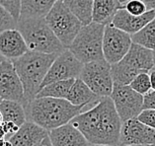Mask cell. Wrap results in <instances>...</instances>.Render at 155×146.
I'll list each match as a JSON object with an SVG mask.
<instances>
[{
  "mask_svg": "<svg viewBox=\"0 0 155 146\" xmlns=\"http://www.w3.org/2000/svg\"><path fill=\"white\" fill-rule=\"evenodd\" d=\"M127 1H130V0H119V2L120 3V4H124V3H126ZM140 1L145 3L148 10L155 9V0H140Z\"/></svg>",
  "mask_w": 155,
  "mask_h": 146,
  "instance_id": "33",
  "label": "cell"
},
{
  "mask_svg": "<svg viewBox=\"0 0 155 146\" xmlns=\"http://www.w3.org/2000/svg\"><path fill=\"white\" fill-rule=\"evenodd\" d=\"M122 61L131 68L137 70L139 73L149 72V70L154 67L153 51L132 43L130 50L124 55Z\"/></svg>",
  "mask_w": 155,
  "mask_h": 146,
  "instance_id": "17",
  "label": "cell"
},
{
  "mask_svg": "<svg viewBox=\"0 0 155 146\" xmlns=\"http://www.w3.org/2000/svg\"><path fill=\"white\" fill-rule=\"evenodd\" d=\"M132 44L130 34L114 27L112 24L105 26L103 36V57L110 64L120 61L130 50Z\"/></svg>",
  "mask_w": 155,
  "mask_h": 146,
  "instance_id": "9",
  "label": "cell"
},
{
  "mask_svg": "<svg viewBox=\"0 0 155 146\" xmlns=\"http://www.w3.org/2000/svg\"><path fill=\"white\" fill-rule=\"evenodd\" d=\"M16 29L23 36L28 50L31 51L58 54L66 50L52 33L45 18L19 19Z\"/></svg>",
  "mask_w": 155,
  "mask_h": 146,
  "instance_id": "4",
  "label": "cell"
},
{
  "mask_svg": "<svg viewBox=\"0 0 155 146\" xmlns=\"http://www.w3.org/2000/svg\"><path fill=\"white\" fill-rule=\"evenodd\" d=\"M0 113L3 122H12L18 126H21L27 121L23 105L15 101L2 100L0 103Z\"/></svg>",
  "mask_w": 155,
  "mask_h": 146,
  "instance_id": "21",
  "label": "cell"
},
{
  "mask_svg": "<svg viewBox=\"0 0 155 146\" xmlns=\"http://www.w3.org/2000/svg\"><path fill=\"white\" fill-rule=\"evenodd\" d=\"M74 80L75 79L55 81L48 85H46L45 87H43L40 90L39 93H38L36 96V98L50 97V98L66 99Z\"/></svg>",
  "mask_w": 155,
  "mask_h": 146,
  "instance_id": "23",
  "label": "cell"
},
{
  "mask_svg": "<svg viewBox=\"0 0 155 146\" xmlns=\"http://www.w3.org/2000/svg\"><path fill=\"white\" fill-rule=\"evenodd\" d=\"M63 3L78 18L83 26L92 22L94 0H63Z\"/></svg>",
  "mask_w": 155,
  "mask_h": 146,
  "instance_id": "22",
  "label": "cell"
},
{
  "mask_svg": "<svg viewBox=\"0 0 155 146\" xmlns=\"http://www.w3.org/2000/svg\"><path fill=\"white\" fill-rule=\"evenodd\" d=\"M5 59H6V58H5L4 57H3V55H2L1 54H0V63H1L3 60H5Z\"/></svg>",
  "mask_w": 155,
  "mask_h": 146,
  "instance_id": "40",
  "label": "cell"
},
{
  "mask_svg": "<svg viewBox=\"0 0 155 146\" xmlns=\"http://www.w3.org/2000/svg\"><path fill=\"white\" fill-rule=\"evenodd\" d=\"M79 78L100 98L110 97L114 88L111 64L105 59L83 64Z\"/></svg>",
  "mask_w": 155,
  "mask_h": 146,
  "instance_id": "7",
  "label": "cell"
},
{
  "mask_svg": "<svg viewBox=\"0 0 155 146\" xmlns=\"http://www.w3.org/2000/svg\"><path fill=\"white\" fill-rule=\"evenodd\" d=\"M0 139H6V133L4 132L1 125H0Z\"/></svg>",
  "mask_w": 155,
  "mask_h": 146,
  "instance_id": "36",
  "label": "cell"
},
{
  "mask_svg": "<svg viewBox=\"0 0 155 146\" xmlns=\"http://www.w3.org/2000/svg\"><path fill=\"white\" fill-rule=\"evenodd\" d=\"M100 99V97L94 94L80 78H76L74 80L66 98V100L74 106H80L86 108L87 110L89 109V106H94L99 102Z\"/></svg>",
  "mask_w": 155,
  "mask_h": 146,
  "instance_id": "18",
  "label": "cell"
},
{
  "mask_svg": "<svg viewBox=\"0 0 155 146\" xmlns=\"http://www.w3.org/2000/svg\"><path fill=\"white\" fill-rule=\"evenodd\" d=\"M3 122V118H2V115L0 113V125H1V123Z\"/></svg>",
  "mask_w": 155,
  "mask_h": 146,
  "instance_id": "41",
  "label": "cell"
},
{
  "mask_svg": "<svg viewBox=\"0 0 155 146\" xmlns=\"http://www.w3.org/2000/svg\"><path fill=\"white\" fill-rule=\"evenodd\" d=\"M132 43L155 51V18L144 26L140 31L131 35Z\"/></svg>",
  "mask_w": 155,
  "mask_h": 146,
  "instance_id": "25",
  "label": "cell"
},
{
  "mask_svg": "<svg viewBox=\"0 0 155 146\" xmlns=\"http://www.w3.org/2000/svg\"><path fill=\"white\" fill-rule=\"evenodd\" d=\"M120 144L153 145L155 144V129L143 125L137 118L128 119L122 122Z\"/></svg>",
  "mask_w": 155,
  "mask_h": 146,
  "instance_id": "12",
  "label": "cell"
},
{
  "mask_svg": "<svg viewBox=\"0 0 155 146\" xmlns=\"http://www.w3.org/2000/svg\"><path fill=\"white\" fill-rule=\"evenodd\" d=\"M111 73L114 85H130L132 79L139 74L137 70L131 68L122 60L111 64Z\"/></svg>",
  "mask_w": 155,
  "mask_h": 146,
  "instance_id": "24",
  "label": "cell"
},
{
  "mask_svg": "<svg viewBox=\"0 0 155 146\" xmlns=\"http://www.w3.org/2000/svg\"><path fill=\"white\" fill-rule=\"evenodd\" d=\"M153 109L155 110V91L151 90L146 95L143 96V110Z\"/></svg>",
  "mask_w": 155,
  "mask_h": 146,
  "instance_id": "32",
  "label": "cell"
},
{
  "mask_svg": "<svg viewBox=\"0 0 155 146\" xmlns=\"http://www.w3.org/2000/svg\"><path fill=\"white\" fill-rule=\"evenodd\" d=\"M48 136L52 146H93L71 123L48 131Z\"/></svg>",
  "mask_w": 155,
  "mask_h": 146,
  "instance_id": "15",
  "label": "cell"
},
{
  "mask_svg": "<svg viewBox=\"0 0 155 146\" xmlns=\"http://www.w3.org/2000/svg\"><path fill=\"white\" fill-rule=\"evenodd\" d=\"M0 146H5V139H0Z\"/></svg>",
  "mask_w": 155,
  "mask_h": 146,
  "instance_id": "39",
  "label": "cell"
},
{
  "mask_svg": "<svg viewBox=\"0 0 155 146\" xmlns=\"http://www.w3.org/2000/svg\"><path fill=\"white\" fill-rule=\"evenodd\" d=\"M110 98L122 122L135 118L143 110V96L131 89L130 85H114Z\"/></svg>",
  "mask_w": 155,
  "mask_h": 146,
  "instance_id": "8",
  "label": "cell"
},
{
  "mask_svg": "<svg viewBox=\"0 0 155 146\" xmlns=\"http://www.w3.org/2000/svg\"><path fill=\"white\" fill-rule=\"evenodd\" d=\"M149 78H150V84H151V90L155 91V67L149 70Z\"/></svg>",
  "mask_w": 155,
  "mask_h": 146,
  "instance_id": "34",
  "label": "cell"
},
{
  "mask_svg": "<svg viewBox=\"0 0 155 146\" xmlns=\"http://www.w3.org/2000/svg\"><path fill=\"white\" fill-rule=\"evenodd\" d=\"M17 21L11 16V14L0 5V34L6 30L16 29Z\"/></svg>",
  "mask_w": 155,
  "mask_h": 146,
  "instance_id": "28",
  "label": "cell"
},
{
  "mask_svg": "<svg viewBox=\"0 0 155 146\" xmlns=\"http://www.w3.org/2000/svg\"><path fill=\"white\" fill-rule=\"evenodd\" d=\"M35 146H52V144H51V139H50V136H46L44 138L43 140H41L40 143H38L37 145H35Z\"/></svg>",
  "mask_w": 155,
  "mask_h": 146,
  "instance_id": "35",
  "label": "cell"
},
{
  "mask_svg": "<svg viewBox=\"0 0 155 146\" xmlns=\"http://www.w3.org/2000/svg\"><path fill=\"white\" fill-rule=\"evenodd\" d=\"M155 18V9L148 10L146 13L140 16H134L131 15L126 10L120 8L115 15L114 19L112 21V25L122 31L126 32L130 35L137 33L138 31L146 26L150 21Z\"/></svg>",
  "mask_w": 155,
  "mask_h": 146,
  "instance_id": "13",
  "label": "cell"
},
{
  "mask_svg": "<svg viewBox=\"0 0 155 146\" xmlns=\"http://www.w3.org/2000/svg\"><path fill=\"white\" fill-rule=\"evenodd\" d=\"M153 62H154V67H155V51H153Z\"/></svg>",
  "mask_w": 155,
  "mask_h": 146,
  "instance_id": "42",
  "label": "cell"
},
{
  "mask_svg": "<svg viewBox=\"0 0 155 146\" xmlns=\"http://www.w3.org/2000/svg\"><path fill=\"white\" fill-rule=\"evenodd\" d=\"M130 87L134 89L135 92L142 96L146 95L149 91H151V84L148 72H141L137 74L132 81L130 83Z\"/></svg>",
  "mask_w": 155,
  "mask_h": 146,
  "instance_id": "26",
  "label": "cell"
},
{
  "mask_svg": "<svg viewBox=\"0 0 155 146\" xmlns=\"http://www.w3.org/2000/svg\"><path fill=\"white\" fill-rule=\"evenodd\" d=\"M58 0H21L19 19L45 18Z\"/></svg>",
  "mask_w": 155,
  "mask_h": 146,
  "instance_id": "20",
  "label": "cell"
},
{
  "mask_svg": "<svg viewBox=\"0 0 155 146\" xmlns=\"http://www.w3.org/2000/svg\"><path fill=\"white\" fill-rule=\"evenodd\" d=\"M62 1H63V0H62Z\"/></svg>",
  "mask_w": 155,
  "mask_h": 146,
  "instance_id": "45",
  "label": "cell"
},
{
  "mask_svg": "<svg viewBox=\"0 0 155 146\" xmlns=\"http://www.w3.org/2000/svg\"><path fill=\"white\" fill-rule=\"evenodd\" d=\"M5 146H12V144H11V142L9 140L5 139Z\"/></svg>",
  "mask_w": 155,
  "mask_h": 146,
  "instance_id": "38",
  "label": "cell"
},
{
  "mask_svg": "<svg viewBox=\"0 0 155 146\" xmlns=\"http://www.w3.org/2000/svg\"><path fill=\"white\" fill-rule=\"evenodd\" d=\"M118 146H155V144H153V145H124V144H119Z\"/></svg>",
  "mask_w": 155,
  "mask_h": 146,
  "instance_id": "37",
  "label": "cell"
},
{
  "mask_svg": "<svg viewBox=\"0 0 155 146\" xmlns=\"http://www.w3.org/2000/svg\"><path fill=\"white\" fill-rule=\"evenodd\" d=\"M119 9H120L119 0H94L92 22L105 26L111 24Z\"/></svg>",
  "mask_w": 155,
  "mask_h": 146,
  "instance_id": "19",
  "label": "cell"
},
{
  "mask_svg": "<svg viewBox=\"0 0 155 146\" xmlns=\"http://www.w3.org/2000/svg\"><path fill=\"white\" fill-rule=\"evenodd\" d=\"M93 146H111V145H104V144H95Z\"/></svg>",
  "mask_w": 155,
  "mask_h": 146,
  "instance_id": "43",
  "label": "cell"
},
{
  "mask_svg": "<svg viewBox=\"0 0 155 146\" xmlns=\"http://www.w3.org/2000/svg\"><path fill=\"white\" fill-rule=\"evenodd\" d=\"M1 102H2V99H1V98H0V103H1Z\"/></svg>",
  "mask_w": 155,
  "mask_h": 146,
  "instance_id": "44",
  "label": "cell"
},
{
  "mask_svg": "<svg viewBox=\"0 0 155 146\" xmlns=\"http://www.w3.org/2000/svg\"><path fill=\"white\" fill-rule=\"evenodd\" d=\"M120 8H123L131 15L140 16L148 11V8L144 2L140 0H130L124 4H120Z\"/></svg>",
  "mask_w": 155,
  "mask_h": 146,
  "instance_id": "27",
  "label": "cell"
},
{
  "mask_svg": "<svg viewBox=\"0 0 155 146\" xmlns=\"http://www.w3.org/2000/svg\"><path fill=\"white\" fill-rule=\"evenodd\" d=\"M69 123L93 145L120 144L122 121L110 97L101 98L94 106L74 117Z\"/></svg>",
  "mask_w": 155,
  "mask_h": 146,
  "instance_id": "1",
  "label": "cell"
},
{
  "mask_svg": "<svg viewBox=\"0 0 155 146\" xmlns=\"http://www.w3.org/2000/svg\"><path fill=\"white\" fill-rule=\"evenodd\" d=\"M28 50L23 36L17 29L6 30L0 34V54L6 59L19 58Z\"/></svg>",
  "mask_w": 155,
  "mask_h": 146,
  "instance_id": "14",
  "label": "cell"
},
{
  "mask_svg": "<svg viewBox=\"0 0 155 146\" xmlns=\"http://www.w3.org/2000/svg\"><path fill=\"white\" fill-rule=\"evenodd\" d=\"M137 118L143 125L155 129V110H153V109L142 110L137 117Z\"/></svg>",
  "mask_w": 155,
  "mask_h": 146,
  "instance_id": "30",
  "label": "cell"
},
{
  "mask_svg": "<svg viewBox=\"0 0 155 146\" xmlns=\"http://www.w3.org/2000/svg\"><path fill=\"white\" fill-rule=\"evenodd\" d=\"M48 135V131L35 122L26 121L19 127L18 131L7 140L12 146H35Z\"/></svg>",
  "mask_w": 155,
  "mask_h": 146,
  "instance_id": "16",
  "label": "cell"
},
{
  "mask_svg": "<svg viewBox=\"0 0 155 146\" xmlns=\"http://www.w3.org/2000/svg\"><path fill=\"white\" fill-rule=\"evenodd\" d=\"M0 5L8 11L11 16L18 22L20 18L21 0H0Z\"/></svg>",
  "mask_w": 155,
  "mask_h": 146,
  "instance_id": "29",
  "label": "cell"
},
{
  "mask_svg": "<svg viewBox=\"0 0 155 146\" xmlns=\"http://www.w3.org/2000/svg\"><path fill=\"white\" fill-rule=\"evenodd\" d=\"M104 30L105 25L94 22L82 26L67 50L83 64L102 60Z\"/></svg>",
  "mask_w": 155,
  "mask_h": 146,
  "instance_id": "5",
  "label": "cell"
},
{
  "mask_svg": "<svg viewBox=\"0 0 155 146\" xmlns=\"http://www.w3.org/2000/svg\"><path fill=\"white\" fill-rule=\"evenodd\" d=\"M27 121L35 122L48 131L69 123L86 108L74 106L66 99L35 98L24 106Z\"/></svg>",
  "mask_w": 155,
  "mask_h": 146,
  "instance_id": "2",
  "label": "cell"
},
{
  "mask_svg": "<svg viewBox=\"0 0 155 146\" xmlns=\"http://www.w3.org/2000/svg\"><path fill=\"white\" fill-rule=\"evenodd\" d=\"M45 20L65 48L70 46L83 26L78 18L64 5L62 0H58L54 3Z\"/></svg>",
  "mask_w": 155,
  "mask_h": 146,
  "instance_id": "6",
  "label": "cell"
},
{
  "mask_svg": "<svg viewBox=\"0 0 155 146\" xmlns=\"http://www.w3.org/2000/svg\"><path fill=\"white\" fill-rule=\"evenodd\" d=\"M56 57L58 54H41L28 50L21 57L11 60L23 85V107L36 98L41 82Z\"/></svg>",
  "mask_w": 155,
  "mask_h": 146,
  "instance_id": "3",
  "label": "cell"
},
{
  "mask_svg": "<svg viewBox=\"0 0 155 146\" xmlns=\"http://www.w3.org/2000/svg\"><path fill=\"white\" fill-rule=\"evenodd\" d=\"M1 127L3 128V130H4V132L6 133V139H8L9 137H11L13 134H15L18 131L20 126L15 125L12 122H3L1 123Z\"/></svg>",
  "mask_w": 155,
  "mask_h": 146,
  "instance_id": "31",
  "label": "cell"
},
{
  "mask_svg": "<svg viewBox=\"0 0 155 146\" xmlns=\"http://www.w3.org/2000/svg\"><path fill=\"white\" fill-rule=\"evenodd\" d=\"M0 98L23 105L24 89L13 63L5 59L0 63Z\"/></svg>",
  "mask_w": 155,
  "mask_h": 146,
  "instance_id": "11",
  "label": "cell"
},
{
  "mask_svg": "<svg viewBox=\"0 0 155 146\" xmlns=\"http://www.w3.org/2000/svg\"><path fill=\"white\" fill-rule=\"evenodd\" d=\"M82 67L83 63L79 61L66 48L62 52L58 54V57H55L46 77L41 82L40 90L52 82L79 78Z\"/></svg>",
  "mask_w": 155,
  "mask_h": 146,
  "instance_id": "10",
  "label": "cell"
}]
</instances>
